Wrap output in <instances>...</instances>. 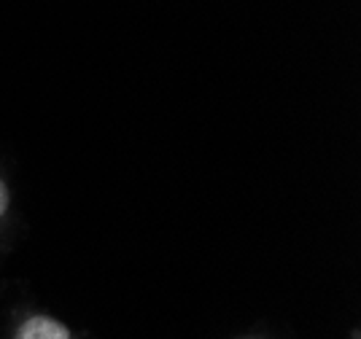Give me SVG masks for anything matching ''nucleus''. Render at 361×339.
Here are the masks:
<instances>
[{"label": "nucleus", "mask_w": 361, "mask_h": 339, "mask_svg": "<svg viewBox=\"0 0 361 339\" xmlns=\"http://www.w3.org/2000/svg\"><path fill=\"white\" fill-rule=\"evenodd\" d=\"M16 339H71V331L57 321H51V318L35 315V318L19 326Z\"/></svg>", "instance_id": "1"}, {"label": "nucleus", "mask_w": 361, "mask_h": 339, "mask_svg": "<svg viewBox=\"0 0 361 339\" xmlns=\"http://www.w3.org/2000/svg\"><path fill=\"white\" fill-rule=\"evenodd\" d=\"M6 207H8V189H6V183L0 180V216L6 213Z\"/></svg>", "instance_id": "2"}]
</instances>
